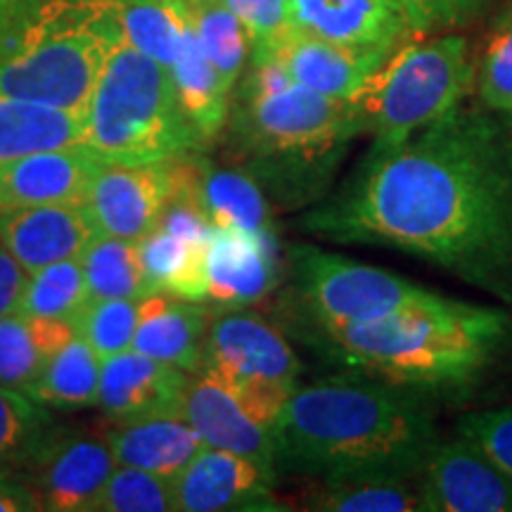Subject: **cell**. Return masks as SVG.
<instances>
[{"label": "cell", "mask_w": 512, "mask_h": 512, "mask_svg": "<svg viewBox=\"0 0 512 512\" xmlns=\"http://www.w3.org/2000/svg\"><path fill=\"white\" fill-rule=\"evenodd\" d=\"M479 98L489 112L512 117V15L498 19L479 67Z\"/></svg>", "instance_id": "cell-37"}, {"label": "cell", "mask_w": 512, "mask_h": 512, "mask_svg": "<svg viewBox=\"0 0 512 512\" xmlns=\"http://www.w3.org/2000/svg\"><path fill=\"white\" fill-rule=\"evenodd\" d=\"M53 427L43 403L0 387V465H22Z\"/></svg>", "instance_id": "cell-35"}, {"label": "cell", "mask_w": 512, "mask_h": 512, "mask_svg": "<svg viewBox=\"0 0 512 512\" xmlns=\"http://www.w3.org/2000/svg\"><path fill=\"white\" fill-rule=\"evenodd\" d=\"M197 197L209 223L221 230L273 233L271 209L259 181L242 166H219L192 150Z\"/></svg>", "instance_id": "cell-22"}, {"label": "cell", "mask_w": 512, "mask_h": 512, "mask_svg": "<svg viewBox=\"0 0 512 512\" xmlns=\"http://www.w3.org/2000/svg\"><path fill=\"white\" fill-rule=\"evenodd\" d=\"M460 434L482 448L491 463L512 479V406L465 415Z\"/></svg>", "instance_id": "cell-38"}, {"label": "cell", "mask_w": 512, "mask_h": 512, "mask_svg": "<svg viewBox=\"0 0 512 512\" xmlns=\"http://www.w3.org/2000/svg\"><path fill=\"white\" fill-rule=\"evenodd\" d=\"M190 373L126 349L102 358L98 406L114 422L183 415Z\"/></svg>", "instance_id": "cell-15"}, {"label": "cell", "mask_w": 512, "mask_h": 512, "mask_svg": "<svg viewBox=\"0 0 512 512\" xmlns=\"http://www.w3.org/2000/svg\"><path fill=\"white\" fill-rule=\"evenodd\" d=\"M102 159L86 143L0 164V207L83 204Z\"/></svg>", "instance_id": "cell-18"}, {"label": "cell", "mask_w": 512, "mask_h": 512, "mask_svg": "<svg viewBox=\"0 0 512 512\" xmlns=\"http://www.w3.org/2000/svg\"><path fill=\"white\" fill-rule=\"evenodd\" d=\"M86 275L88 299H133L140 302L150 292L140 261L138 242L95 235L79 256Z\"/></svg>", "instance_id": "cell-30"}, {"label": "cell", "mask_w": 512, "mask_h": 512, "mask_svg": "<svg viewBox=\"0 0 512 512\" xmlns=\"http://www.w3.org/2000/svg\"><path fill=\"white\" fill-rule=\"evenodd\" d=\"M117 465L138 467L155 475L174 479L197 451L204 446L200 434L183 415H157V418L119 422L110 432Z\"/></svg>", "instance_id": "cell-23"}, {"label": "cell", "mask_w": 512, "mask_h": 512, "mask_svg": "<svg viewBox=\"0 0 512 512\" xmlns=\"http://www.w3.org/2000/svg\"><path fill=\"white\" fill-rule=\"evenodd\" d=\"M38 510L34 496L19 477L0 470V512H31Z\"/></svg>", "instance_id": "cell-42"}, {"label": "cell", "mask_w": 512, "mask_h": 512, "mask_svg": "<svg viewBox=\"0 0 512 512\" xmlns=\"http://www.w3.org/2000/svg\"><path fill=\"white\" fill-rule=\"evenodd\" d=\"M176 510L174 479L138 470L114 467L93 512H166Z\"/></svg>", "instance_id": "cell-36"}, {"label": "cell", "mask_w": 512, "mask_h": 512, "mask_svg": "<svg viewBox=\"0 0 512 512\" xmlns=\"http://www.w3.org/2000/svg\"><path fill=\"white\" fill-rule=\"evenodd\" d=\"M19 467L38 510L93 512L117 458L105 437L50 427Z\"/></svg>", "instance_id": "cell-10"}, {"label": "cell", "mask_w": 512, "mask_h": 512, "mask_svg": "<svg viewBox=\"0 0 512 512\" xmlns=\"http://www.w3.org/2000/svg\"><path fill=\"white\" fill-rule=\"evenodd\" d=\"M24 285H27V271L0 242V318L17 311Z\"/></svg>", "instance_id": "cell-41"}, {"label": "cell", "mask_w": 512, "mask_h": 512, "mask_svg": "<svg viewBox=\"0 0 512 512\" xmlns=\"http://www.w3.org/2000/svg\"><path fill=\"white\" fill-rule=\"evenodd\" d=\"M508 12H510V15H512V3H510V8H508Z\"/></svg>", "instance_id": "cell-43"}, {"label": "cell", "mask_w": 512, "mask_h": 512, "mask_svg": "<svg viewBox=\"0 0 512 512\" xmlns=\"http://www.w3.org/2000/svg\"><path fill=\"white\" fill-rule=\"evenodd\" d=\"M290 27L382 53H392L413 34L396 0H290Z\"/></svg>", "instance_id": "cell-20"}, {"label": "cell", "mask_w": 512, "mask_h": 512, "mask_svg": "<svg viewBox=\"0 0 512 512\" xmlns=\"http://www.w3.org/2000/svg\"><path fill=\"white\" fill-rule=\"evenodd\" d=\"M171 76H174L185 117L195 128L200 143L207 145L226 126L230 114V91L223 86L219 72L202 50L200 38L192 31L190 22L185 27L183 48L174 67H171Z\"/></svg>", "instance_id": "cell-26"}, {"label": "cell", "mask_w": 512, "mask_h": 512, "mask_svg": "<svg viewBox=\"0 0 512 512\" xmlns=\"http://www.w3.org/2000/svg\"><path fill=\"white\" fill-rule=\"evenodd\" d=\"M275 477L252 460L202 446L197 456L174 477L176 510H280L273 505Z\"/></svg>", "instance_id": "cell-14"}, {"label": "cell", "mask_w": 512, "mask_h": 512, "mask_svg": "<svg viewBox=\"0 0 512 512\" xmlns=\"http://www.w3.org/2000/svg\"><path fill=\"white\" fill-rule=\"evenodd\" d=\"M209 299L242 309L264 299L280 283L275 233L214 228L207 247Z\"/></svg>", "instance_id": "cell-19"}, {"label": "cell", "mask_w": 512, "mask_h": 512, "mask_svg": "<svg viewBox=\"0 0 512 512\" xmlns=\"http://www.w3.org/2000/svg\"><path fill=\"white\" fill-rule=\"evenodd\" d=\"M124 0H0V95L86 110Z\"/></svg>", "instance_id": "cell-5"}, {"label": "cell", "mask_w": 512, "mask_h": 512, "mask_svg": "<svg viewBox=\"0 0 512 512\" xmlns=\"http://www.w3.org/2000/svg\"><path fill=\"white\" fill-rule=\"evenodd\" d=\"M74 337L67 320L24 316L12 311L0 318V387L31 394L48 358Z\"/></svg>", "instance_id": "cell-25"}, {"label": "cell", "mask_w": 512, "mask_h": 512, "mask_svg": "<svg viewBox=\"0 0 512 512\" xmlns=\"http://www.w3.org/2000/svg\"><path fill=\"white\" fill-rule=\"evenodd\" d=\"M413 479H368V482L325 484L309 508L325 512H425Z\"/></svg>", "instance_id": "cell-33"}, {"label": "cell", "mask_w": 512, "mask_h": 512, "mask_svg": "<svg viewBox=\"0 0 512 512\" xmlns=\"http://www.w3.org/2000/svg\"><path fill=\"white\" fill-rule=\"evenodd\" d=\"M252 55L273 57L294 81L311 91L335 100H351L389 53L342 46L287 27L271 43L252 48Z\"/></svg>", "instance_id": "cell-13"}, {"label": "cell", "mask_w": 512, "mask_h": 512, "mask_svg": "<svg viewBox=\"0 0 512 512\" xmlns=\"http://www.w3.org/2000/svg\"><path fill=\"white\" fill-rule=\"evenodd\" d=\"M290 261L299 294L316 325L361 323L439 297V292L392 271L323 252L313 245H294Z\"/></svg>", "instance_id": "cell-9"}, {"label": "cell", "mask_w": 512, "mask_h": 512, "mask_svg": "<svg viewBox=\"0 0 512 512\" xmlns=\"http://www.w3.org/2000/svg\"><path fill=\"white\" fill-rule=\"evenodd\" d=\"M335 354L366 375L401 387H446L472 380L510 335V318L494 306L432 302L361 323L318 325Z\"/></svg>", "instance_id": "cell-4"}, {"label": "cell", "mask_w": 512, "mask_h": 512, "mask_svg": "<svg viewBox=\"0 0 512 512\" xmlns=\"http://www.w3.org/2000/svg\"><path fill=\"white\" fill-rule=\"evenodd\" d=\"M420 494L425 512H512V479L463 434L434 446Z\"/></svg>", "instance_id": "cell-11"}, {"label": "cell", "mask_w": 512, "mask_h": 512, "mask_svg": "<svg viewBox=\"0 0 512 512\" xmlns=\"http://www.w3.org/2000/svg\"><path fill=\"white\" fill-rule=\"evenodd\" d=\"M183 418L195 427L204 446L221 448V451L252 460L268 475L278 477L273 460V432L259 425L240 406L228 384L216 373H211L209 368L190 373L183 401Z\"/></svg>", "instance_id": "cell-16"}, {"label": "cell", "mask_w": 512, "mask_h": 512, "mask_svg": "<svg viewBox=\"0 0 512 512\" xmlns=\"http://www.w3.org/2000/svg\"><path fill=\"white\" fill-rule=\"evenodd\" d=\"M494 114L458 107L401 143L373 145L304 228L403 249L512 299V126Z\"/></svg>", "instance_id": "cell-1"}, {"label": "cell", "mask_w": 512, "mask_h": 512, "mask_svg": "<svg viewBox=\"0 0 512 512\" xmlns=\"http://www.w3.org/2000/svg\"><path fill=\"white\" fill-rule=\"evenodd\" d=\"M121 24L133 48L166 69L174 67L188 27L178 0H124Z\"/></svg>", "instance_id": "cell-31"}, {"label": "cell", "mask_w": 512, "mask_h": 512, "mask_svg": "<svg viewBox=\"0 0 512 512\" xmlns=\"http://www.w3.org/2000/svg\"><path fill=\"white\" fill-rule=\"evenodd\" d=\"M202 368L219 375L240 406L271 432L302 375L283 332L242 309L211 316Z\"/></svg>", "instance_id": "cell-8"}, {"label": "cell", "mask_w": 512, "mask_h": 512, "mask_svg": "<svg viewBox=\"0 0 512 512\" xmlns=\"http://www.w3.org/2000/svg\"><path fill=\"white\" fill-rule=\"evenodd\" d=\"M100 373L102 358L86 339L74 332V337L48 358L29 396L46 408L62 411L98 406Z\"/></svg>", "instance_id": "cell-28"}, {"label": "cell", "mask_w": 512, "mask_h": 512, "mask_svg": "<svg viewBox=\"0 0 512 512\" xmlns=\"http://www.w3.org/2000/svg\"><path fill=\"white\" fill-rule=\"evenodd\" d=\"M17 311L24 316L67 320L88 302L86 275L79 256L57 261L46 268L29 273Z\"/></svg>", "instance_id": "cell-32"}, {"label": "cell", "mask_w": 512, "mask_h": 512, "mask_svg": "<svg viewBox=\"0 0 512 512\" xmlns=\"http://www.w3.org/2000/svg\"><path fill=\"white\" fill-rule=\"evenodd\" d=\"M88 147L107 162H164L200 150L171 69L121 41L86 105Z\"/></svg>", "instance_id": "cell-6"}, {"label": "cell", "mask_w": 512, "mask_h": 512, "mask_svg": "<svg viewBox=\"0 0 512 512\" xmlns=\"http://www.w3.org/2000/svg\"><path fill=\"white\" fill-rule=\"evenodd\" d=\"M140 247L145 280L150 292H166L174 297L202 302L209 297L207 247L209 242L178 238L169 230L155 228Z\"/></svg>", "instance_id": "cell-27"}, {"label": "cell", "mask_w": 512, "mask_h": 512, "mask_svg": "<svg viewBox=\"0 0 512 512\" xmlns=\"http://www.w3.org/2000/svg\"><path fill=\"white\" fill-rule=\"evenodd\" d=\"M86 140V110L0 95V164Z\"/></svg>", "instance_id": "cell-24"}, {"label": "cell", "mask_w": 512, "mask_h": 512, "mask_svg": "<svg viewBox=\"0 0 512 512\" xmlns=\"http://www.w3.org/2000/svg\"><path fill=\"white\" fill-rule=\"evenodd\" d=\"M100 235L86 204L0 207V242L27 273L81 256Z\"/></svg>", "instance_id": "cell-17"}, {"label": "cell", "mask_w": 512, "mask_h": 512, "mask_svg": "<svg viewBox=\"0 0 512 512\" xmlns=\"http://www.w3.org/2000/svg\"><path fill=\"white\" fill-rule=\"evenodd\" d=\"M178 5L200 38L209 62L219 72L223 86L233 93L252 48L247 29L223 0H178Z\"/></svg>", "instance_id": "cell-29"}, {"label": "cell", "mask_w": 512, "mask_h": 512, "mask_svg": "<svg viewBox=\"0 0 512 512\" xmlns=\"http://www.w3.org/2000/svg\"><path fill=\"white\" fill-rule=\"evenodd\" d=\"M140 302L133 299H88L69 318L74 332L91 344L100 358L117 356L133 347Z\"/></svg>", "instance_id": "cell-34"}, {"label": "cell", "mask_w": 512, "mask_h": 512, "mask_svg": "<svg viewBox=\"0 0 512 512\" xmlns=\"http://www.w3.org/2000/svg\"><path fill=\"white\" fill-rule=\"evenodd\" d=\"M396 3L401 5L413 34H430L479 15L486 0H396Z\"/></svg>", "instance_id": "cell-39"}, {"label": "cell", "mask_w": 512, "mask_h": 512, "mask_svg": "<svg viewBox=\"0 0 512 512\" xmlns=\"http://www.w3.org/2000/svg\"><path fill=\"white\" fill-rule=\"evenodd\" d=\"M439 444L413 387L380 377H330L297 387L273 425L275 472L323 479H418Z\"/></svg>", "instance_id": "cell-2"}, {"label": "cell", "mask_w": 512, "mask_h": 512, "mask_svg": "<svg viewBox=\"0 0 512 512\" xmlns=\"http://www.w3.org/2000/svg\"><path fill=\"white\" fill-rule=\"evenodd\" d=\"M358 133L349 100L311 91L273 57L252 55L230 114V147L280 204L297 207L323 195Z\"/></svg>", "instance_id": "cell-3"}, {"label": "cell", "mask_w": 512, "mask_h": 512, "mask_svg": "<svg viewBox=\"0 0 512 512\" xmlns=\"http://www.w3.org/2000/svg\"><path fill=\"white\" fill-rule=\"evenodd\" d=\"M169 197V159L164 162H102L86 207L102 235L143 242L159 226Z\"/></svg>", "instance_id": "cell-12"}, {"label": "cell", "mask_w": 512, "mask_h": 512, "mask_svg": "<svg viewBox=\"0 0 512 512\" xmlns=\"http://www.w3.org/2000/svg\"><path fill=\"white\" fill-rule=\"evenodd\" d=\"M209 311L200 302L155 292L140 299L133 347L140 354L197 373L204 363Z\"/></svg>", "instance_id": "cell-21"}, {"label": "cell", "mask_w": 512, "mask_h": 512, "mask_svg": "<svg viewBox=\"0 0 512 512\" xmlns=\"http://www.w3.org/2000/svg\"><path fill=\"white\" fill-rule=\"evenodd\" d=\"M472 76L463 36L446 34L394 48L349 100L358 131L373 133L375 145L401 143L458 110Z\"/></svg>", "instance_id": "cell-7"}, {"label": "cell", "mask_w": 512, "mask_h": 512, "mask_svg": "<svg viewBox=\"0 0 512 512\" xmlns=\"http://www.w3.org/2000/svg\"><path fill=\"white\" fill-rule=\"evenodd\" d=\"M247 29L252 48L266 46L290 27V0H223Z\"/></svg>", "instance_id": "cell-40"}]
</instances>
